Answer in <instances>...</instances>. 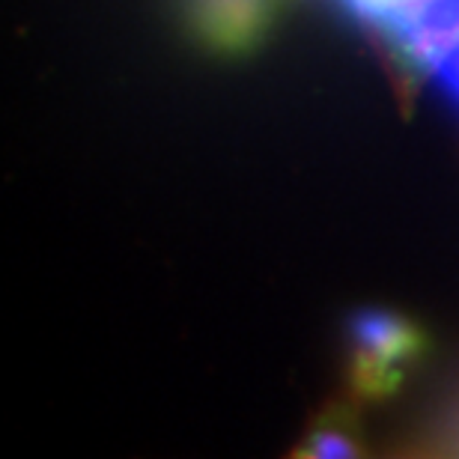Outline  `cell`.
<instances>
[{
    "instance_id": "obj_1",
    "label": "cell",
    "mask_w": 459,
    "mask_h": 459,
    "mask_svg": "<svg viewBox=\"0 0 459 459\" xmlns=\"http://www.w3.org/2000/svg\"><path fill=\"white\" fill-rule=\"evenodd\" d=\"M346 379L358 400H385L424 355V334L394 310L367 307L349 319Z\"/></svg>"
},
{
    "instance_id": "obj_2",
    "label": "cell",
    "mask_w": 459,
    "mask_h": 459,
    "mask_svg": "<svg viewBox=\"0 0 459 459\" xmlns=\"http://www.w3.org/2000/svg\"><path fill=\"white\" fill-rule=\"evenodd\" d=\"M191 30L221 54H242L265 36L274 0H182Z\"/></svg>"
},
{
    "instance_id": "obj_3",
    "label": "cell",
    "mask_w": 459,
    "mask_h": 459,
    "mask_svg": "<svg viewBox=\"0 0 459 459\" xmlns=\"http://www.w3.org/2000/svg\"><path fill=\"white\" fill-rule=\"evenodd\" d=\"M341 4L355 22L373 27L385 39H391L403 27L415 22L420 13H427L436 0H341Z\"/></svg>"
},
{
    "instance_id": "obj_4",
    "label": "cell",
    "mask_w": 459,
    "mask_h": 459,
    "mask_svg": "<svg viewBox=\"0 0 459 459\" xmlns=\"http://www.w3.org/2000/svg\"><path fill=\"white\" fill-rule=\"evenodd\" d=\"M352 447H355L352 429H349L343 415H337V418H325L323 424H316V429L307 436V442H305V454H310V456H346V454H352Z\"/></svg>"
},
{
    "instance_id": "obj_5",
    "label": "cell",
    "mask_w": 459,
    "mask_h": 459,
    "mask_svg": "<svg viewBox=\"0 0 459 459\" xmlns=\"http://www.w3.org/2000/svg\"><path fill=\"white\" fill-rule=\"evenodd\" d=\"M436 445H438V447H451V451L459 454V394L454 397L451 406H447V411L442 415V420H438Z\"/></svg>"
},
{
    "instance_id": "obj_6",
    "label": "cell",
    "mask_w": 459,
    "mask_h": 459,
    "mask_svg": "<svg viewBox=\"0 0 459 459\" xmlns=\"http://www.w3.org/2000/svg\"><path fill=\"white\" fill-rule=\"evenodd\" d=\"M438 81H442L447 93H451L459 102V51L442 66V72H438Z\"/></svg>"
}]
</instances>
